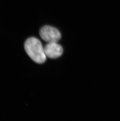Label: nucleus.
Segmentation results:
<instances>
[{"label":"nucleus","mask_w":120,"mask_h":121,"mask_svg":"<svg viewBox=\"0 0 120 121\" xmlns=\"http://www.w3.org/2000/svg\"><path fill=\"white\" fill-rule=\"evenodd\" d=\"M24 48L26 53L34 62L40 64L45 62L47 56L44 48L37 38L31 37L27 39L25 42Z\"/></svg>","instance_id":"nucleus-1"},{"label":"nucleus","mask_w":120,"mask_h":121,"mask_svg":"<svg viewBox=\"0 0 120 121\" xmlns=\"http://www.w3.org/2000/svg\"><path fill=\"white\" fill-rule=\"evenodd\" d=\"M40 35L43 40L48 43L57 42L61 39V34L57 28L45 26L40 30Z\"/></svg>","instance_id":"nucleus-2"},{"label":"nucleus","mask_w":120,"mask_h":121,"mask_svg":"<svg viewBox=\"0 0 120 121\" xmlns=\"http://www.w3.org/2000/svg\"><path fill=\"white\" fill-rule=\"evenodd\" d=\"M44 48L47 57L52 59L60 57L63 52L62 47L57 42L48 43Z\"/></svg>","instance_id":"nucleus-3"}]
</instances>
